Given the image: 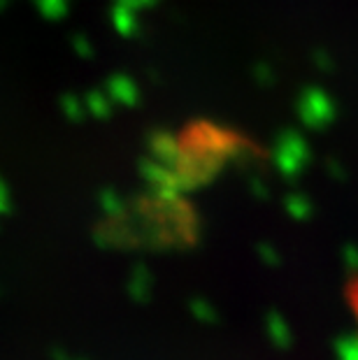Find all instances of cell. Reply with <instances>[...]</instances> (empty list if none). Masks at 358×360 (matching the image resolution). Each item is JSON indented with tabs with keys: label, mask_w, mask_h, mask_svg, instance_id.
<instances>
[{
	"label": "cell",
	"mask_w": 358,
	"mask_h": 360,
	"mask_svg": "<svg viewBox=\"0 0 358 360\" xmlns=\"http://www.w3.org/2000/svg\"><path fill=\"white\" fill-rule=\"evenodd\" d=\"M60 112L65 114L68 121L72 124H82L84 117H87V103L82 101L77 94H63L60 96Z\"/></svg>",
	"instance_id": "7"
},
{
	"label": "cell",
	"mask_w": 358,
	"mask_h": 360,
	"mask_svg": "<svg viewBox=\"0 0 358 360\" xmlns=\"http://www.w3.org/2000/svg\"><path fill=\"white\" fill-rule=\"evenodd\" d=\"M149 149H151V156L170 167L174 165V160L179 158L177 142H174V137L167 133V130H156V133L149 137Z\"/></svg>",
	"instance_id": "4"
},
{
	"label": "cell",
	"mask_w": 358,
	"mask_h": 360,
	"mask_svg": "<svg viewBox=\"0 0 358 360\" xmlns=\"http://www.w3.org/2000/svg\"><path fill=\"white\" fill-rule=\"evenodd\" d=\"M112 24L124 37H135V35H140V30H142L138 10H131V7L119 5V3L112 10Z\"/></svg>",
	"instance_id": "5"
},
{
	"label": "cell",
	"mask_w": 358,
	"mask_h": 360,
	"mask_svg": "<svg viewBox=\"0 0 358 360\" xmlns=\"http://www.w3.org/2000/svg\"><path fill=\"white\" fill-rule=\"evenodd\" d=\"M268 70H270V68H263V65H258V68H256V77L261 79V82L265 79V84H270L272 79L268 77Z\"/></svg>",
	"instance_id": "13"
},
{
	"label": "cell",
	"mask_w": 358,
	"mask_h": 360,
	"mask_svg": "<svg viewBox=\"0 0 358 360\" xmlns=\"http://www.w3.org/2000/svg\"><path fill=\"white\" fill-rule=\"evenodd\" d=\"M72 49H75V53H77L79 58H91L96 53L91 40H89L87 35H82V33H77V35L72 37Z\"/></svg>",
	"instance_id": "11"
},
{
	"label": "cell",
	"mask_w": 358,
	"mask_h": 360,
	"mask_svg": "<svg viewBox=\"0 0 358 360\" xmlns=\"http://www.w3.org/2000/svg\"><path fill=\"white\" fill-rule=\"evenodd\" d=\"M84 103H87V112L91 117L96 119H110L114 114V101L110 98L108 91H89L87 96H84Z\"/></svg>",
	"instance_id": "6"
},
{
	"label": "cell",
	"mask_w": 358,
	"mask_h": 360,
	"mask_svg": "<svg viewBox=\"0 0 358 360\" xmlns=\"http://www.w3.org/2000/svg\"><path fill=\"white\" fill-rule=\"evenodd\" d=\"M108 94L114 101V105L121 107H138L140 105V89L133 82V77H128L126 72H117L108 79Z\"/></svg>",
	"instance_id": "3"
},
{
	"label": "cell",
	"mask_w": 358,
	"mask_h": 360,
	"mask_svg": "<svg viewBox=\"0 0 358 360\" xmlns=\"http://www.w3.org/2000/svg\"><path fill=\"white\" fill-rule=\"evenodd\" d=\"M275 158H277L279 170L284 172L286 177H293V174L300 170V163L305 160L302 140H298V137H295L291 130H286V133L279 137Z\"/></svg>",
	"instance_id": "1"
},
{
	"label": "cell",
	"mask_w": 358,
	"mask_h": 360,
	"mask_svg": "<svg viewBox=\"0 0 358 360\" xmlns=\"http://www.w3.org/2000/svg\"><path fill=\"white\" fill-rule=\"evenodd\" d=\"M149 281L151 274L144 265H135L133 267V293L135 295H144L149 290Z\"/></svg>",
	"instance_id": "10"
},
{
	"label": "cell",
	"mask_w": 358,
	"mask_h": 360,
	"mask_svg": "<svg viewBox=\"0 0 358 360\" xmlns=\"http://www.w3.org/2000/svg\"><path fill=\"white\" fill-rule=\"evenodd\" d=\"M12 210V198H10V188H7V184L0 179V219L7 217Z\"/></svg>",
	"instance_id": "12"
},
{
	"label": "cell",
	"mask_w": 358,
	"mask_h": 360,
	"mask_svg": "<svg viewBox=\"0 0 358 360\" xmlns=\"http://www.w3.org/2000/svg\"><path fill=\"white\" fill-rule=\"evenodd\" d=\"M140 172L144 174V179H147L149 184H154L156 188H161V191H177L184 186V177H179L177 172H172L170 170V165H165L161 163V160H144V163L140 165Z\"/></svg>",
	"instance_id": "2"
},
{
	"label": "cell",
	"mask_w": 358,
	"mask_h": 360,
	"mask_svg": "<svg viewBox=\"0 0 358 360\" xmlns=\"http://www.w3.org/2000/svg\"><path fill=\"white\" fill-rule=\"evenodd\" d=\"M98 200H101V207L108 214H119L124 210V200H121V195L114 188H103L101 195H98Z\"/></svg>",
	"instance_id": "9"
},
{
	"label": "cell",
	"mask_w": 358,
	"mask_h": 360,
	"mask_svg": "<svg viewBox=\"0 0 358 360\" xmlns=\"http://www.w3.org/2000/svg\"><path fill=\"white\" fill-rule=\"evenodd\" d=\"M7 3H10V0H0V12L5 10V7H7Z\"/></svg>",
	"instance_id": "15"
},
{
	"label": "cell",
	"mask_w": 358,
	"mask_h": 360,
	"mask_svg": "<svg viewBox=\"0 0 358 360\" xmlns=\"http://www.w3.org/2000/svg\"><path fill=\"white\" fill-rule=\"evenodd\" d=\"M37 3V10L44 19H63L68 14V5H70V0H35Z\"/></svg>",
	"instance_id": "8"
},
{
	"label": "cell",
	"mask_w": 358,
	"mask_h": 360,
	"mask_svg": "<svg viewBox=\"0 0 358 360\" xmlns=\"http://www.w3.org/2000/svg\"><path fill=\"white\" fill-rule=\"evenodd\" d=\"M158 3V0H138V5H140V10L142 7H154Z\"/></svg>",
	"instance_id": "14"
}]
</instances>
